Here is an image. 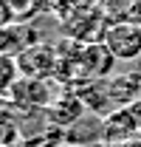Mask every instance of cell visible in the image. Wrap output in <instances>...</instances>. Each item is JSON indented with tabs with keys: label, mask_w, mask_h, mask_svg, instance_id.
I'll return each mask as SVG.
<instances>
[{
	"label": "cell",
	"mask_w": 141,
	"mask_h": 147,
	"mask_svg": "<svg viewBox=\"0 0 141 147\" xmlns=\"http://www.w3.org/2000/svg\"><path fill=\"white\" fill-rule=\"evenodd\" d=\"M102 42L116 57V62H138L141 57V23H110L102 31Z\"/></svg>",
	"instance_id": "1"
},
{
	"label": "cell",
	"mask_w": 141,
	"mask_h": 147,
	"mask_svg": "<svg viewBox=\"0 0 141 147\" xmlns=\"http://www.w3.org/2000/svg\"><path fill=\"white\" fill-rule=\"evenodd\" d=\"M113 62H116V57L107 51L105 42H85L79 57H76V68H79V76L85 82H96V79L102 82L113 71Z\"/></svg>",
	"instance_id": "2"
},
{
	"label": "cell",
	"mask_w": 141,
	"mask_h": 147,
	"mask_svg": "<svg viewBox=\"0 0 141 147\" xmlns=\"http://www.w3.org/2000/svg\"><path fill=\"white\" fill-rule=\"evenodd\" d=\"M17 65L23 76H34V79H45L62 68V59L56 57L51 45H31V48H23L17 57Z\"/></svg>",
	"instance_id": "3"
},
{
	"label": "cell",
	"mask_w": 141,
	"mask_h": 147,
	"mask_svg": "<svg viewBox=\"0 0 141 147\" xmlns=\"http://www.w3.org/2000/svg\"><path fill=\"white\" fill-rule=\"evenodd\" d=\"M138 122H136V116H133V110L130 108H119L113 110L110 116L105 119V125H102V142L107 147L113 144H124V142H130L136 133H138Z\"/></svg>",
	"instance_id": "4"
},
{
	"label": "cell",
	"mask_w": 141,
	"mask_h": 147,
	"mask_svg": "<svg viewBox=\"0 0 141 147\" xmlns=\"http://www.w3.org/2000/svg\"><path fill=\"white\" fill-rule=\"evenodd\" d=\"M6 96L23 108H45L51 102V91H48L45 79H34V76H20Z\"/></svg>",
	"instance_id": "5"
},
{
	"label": "cell",
	"mask_w": 141,
	"mask_h": 147,
	"mask_svg": "<svg viewBox=\"0 0 141 147\" xmlns=\"http://www.w3.org/2000/svg\"><path fill=\"white\" fill-rule=\"evenodd\" d=\"M48 116L54 119V125H59V127H70V125H76L82 116H85V105H82V96H62V99H56L48 110Z\"/></svg>",
	"instance_id": "6"
},
{
	"label": "cell",
	"mask_w": 141,
	"mask_h": 147,
	"mask_svg": "<svg viewBox=\"0 0 141 147\" xmlns=\"http://www.w3.org/2000/svg\"><path fill=\"white\" fill-rule=\"evenodd\" d=\"M28 48L26 40L17 34V28H0V57H14V51H23Z\"/></svg>",
	"instance_id": "7"
},
{
	"label": "cell",
	"mask_w": 141,
	"mask_h": 147,
	"mask_svg": "<svg viewBox=\"0 0 141 147\" xmlns=\"http://www.w3.org/2000/svg\"><path fill=\"white\" fill-rule=\"evenodd\" d=\"M17 74H20L17 59H11V57H0V93H9V91H11V85L17 82Z\"/></svg>",
	"instance_id": "8"
},
{
	"label": "cell",
	"mask_w": 141,
	"mask_h": 147,
	"mask_svg": "<svg viewBox=\"0 0 141 147\" xmlns=\"http://www.w3.org/2000/svg\"><path fill=\"white\" fill-rule=\"evenodd\" d=\"M14 20H17V11H14V6H11L9 0H0V28H9Z\"/></svg>",
	"instance_id": "9"
},
{
	"label": "cell",
	"mask_w": 141,
	"mask_h": 147,
	"mask_svg": "<svg viewBox=\"0 0 141 147\" xmlns=\"http://www.w3.org/2000/svg\"><path fill=\"white\" fill-rule=\"evenodd\" d=\"M138 74H141V57H138Z\"/></svg>",
	"instance_id": "10"
},
{
	"label": "cell",
	"mask_w": 141,
	"mask_h": 147,
	"mask_svg": "<svg viewBox=\"0 0 141 147\" xmlns=\"http://www.w3.org/2000/svg\"><path fill=\"white\" fill-rule=\"evenodd\" d=\"M0 147H14V144H0Z\"/></svg>",
	"instance_id": "11"
},
{
	"label": "cell",
	"mask_w": 141,
	"mask_h": 147,
	"mask_svg": "<svg viewBox=\"0 0 141 147\" xmlns=\"http://www.w3.org/2000/svg\"><path fill=\"white\" fill-rule=\"evenodd\" d=\"M107 3H113V0H107Z\"/></svg>",
	"instance_id": "12"
}]
</instances>
